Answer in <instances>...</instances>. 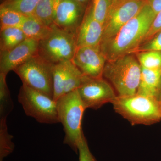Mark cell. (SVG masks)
Wrapping results in <instances>:
<instances>
[{
	"label": "cell",
	"instance_id": "1",
	"mask_svg": "<svg viewBox=\"0 0 161 161\" xmlns=\"http://www.w3.org/2000/svg\"><path fill=\"white\" fill-rule=\"evenodd\" d=\"M156 15L146 3L140 11L125 24L114 37L100 43L99 47L107 61L135 53L145 41Z\"/></svg>",
	"mask_w": 161,
	"mask_h": 161
},
{
	"label": "cell",
	"instance_id": "2",
	"mask_svg": "<svg viewBox=\"0 0 161 161\" xmlns=\"http://www.w3.org/2000/svg\"><path fill=\"white\" fill-rule=\"evenodd\" d=\"M56 102L59 122L62 124L65 133L64 143L77 153L78 145L84 136L81 122L86 108L78 90L63 95Z\"/></svg>",
	"mask_w": 161,
	"mask_h": 161
},
{
	"label": "cell",
	"instance_id": "3",
	"mask_svg": "<svg viewBox=\"0 0 161 161\" xmlns=\"http://www.w3.org/2000/svg\"><path fill=\"white\" fill-rule=\"evenodd\" d=\"M115 112L132 125H150L161 120L159 101L154 97L136 94L118 96L112 103Z\"/></svg>",
	"mask_w": 161,
	"mask_h": 161
},
{
	"label": "cell",
	"instance_id": "4",
	"mask_svg": "<svg viewBox=\"0 0 161 161\" xmlns=\"http://www.w3.org/2000/svg\"><path fill=\"white\" fill-rule=\"evenodd\" d=\"M141 74V66L133 53L107 61L103 76L113 85L119 96L136 94Z\"/></svg>",
	"mask_w": 161,
	"mask_h": 161
},
{
	"label": "cell",
	"instance_id": "5",
	"mask_svg": "<svg viewBox=\"0 0 161 161\" xmlns=\"http://www.w3.org/2000/svg\"><path fill=\"white\" fill-rule=\"evenodd\" d=\"M48 35L39 42L37 53L52 64L72 60L77 50L75 35L51 26Z\"/></svg>",
	"mask_w": 161,
	"mask_h": 161
},
{
	"label": "cell",
	"instance_id": "6",
	"mask_svg": "<svg viewBox=\"0 0 161 161\" xmlns=\"http://www.w3.org/2000/svg\"><path fill=\"white\" fill-rule=\"evenodd\" d=\"M53 65L37 53L14 71L19 76L23 84L53 98Z\"/></svg>",
	"mask_w": 161,
	"mask_h": 161
},
{
	"label": "cell",
	"instance_id": "7",
	"mask_svg": "<svg viewBox=\"0 0 161 161\" xmlns=\"http://www.w3.org/2000/svg\"><path fill=\"white\" fill-rule=\"evenodd\" d=\"M18 100L26 115L43 124L59 122L57 102L43 93L23 84Z\"/></svg>",
	"mask_w": 161,
	"mask_h": 161
},
{
	"label": "cell",
	"instance_id": "8",
	"mask_svg": "<svg viewBox=\"0 0 161 161\" xmlns=\"http://www.w3.org/2000/svg\"><path fill=\"white\" fill-rule=\"evenodd\" d=\"M146 0H113L103 24L100 43L114 37L119 30L140 11Z\"/></svg>",
	"mask_w": 161,
	"mask_h": 161
},
{
	"label": "cell",
	"instance_id": "9",
	"mask_svg": "<svg viewBox=\"0 0 161 161\" xmlns=\"http://www.w3.org/2000/svg\"><path fill=\"white\" fill-rule=\"evenodd\" d=\"M78 91L86 109H97L105 104L112 103L116 97L112 86L103 77L83 75Z\"/></svg>",
	"mask_w": 161,
	"mask_h": 161
},
{
	"label": "cell",
	"instance_id": "10",
	"mask_svg": "<svg viewBox=\"0 0 161 161\" xmlns=\"http://www.w3.org/2000/svg\"><path fill=\"white\" fill-rule=\"evenodd\" d=\"M85 76L102 78L107 60L99 46L77 47L72 60Z\"/></svg>",
	"mask_w": 161,
	"mask_h": 161
},
{
	"label": "cell",
	"instance_id": "11",
	"mask_svg": "<svg viewBox=\"0 0 161 161\" xmlns=\"http://www.w3.org/2000/svg\"><path fill=\"white\" fill-rule=\"evenodd\" d=\"M84 6L77 0H57L54 24L60 29L76 35L83 19Z\"/></svg>",
	"mask_w": 161,
	"mask_h": 161
},
{
	"label": "cell",
	"instance_id": "12",
	"mask_svg": "<svg viewBox=\"0 0 161 161\" xmlns=\"http://www.w3.org/2000/svg\"><path fill=\"white\" fill-rule=\"evenodd\" d=\"M38 45L39 41L26 39L13 49L0 52V73L7 75L14 70L37 53Z\"/></svg>",
	"mask_w": 161,
	"mask_h": 161
},
{
	"label": "cell",
	"instance_id": "13",
	"mask_svg": "<svg viewBox=\"0 0 161 161\" xmlns=\"http://www.w3.org/2000/svg\"><path fill=\"white\" fill-rule=\"evenodd\" d=\"M103 32V25L93 16L91 9L84 16L75 35L77 47L100 45Z\"/></svg>",
	"mask_w": 161,
	"mask_h": 161
},
{
	"label": "cell",
	"instance_id": "14",
	"mask_svg": "<svg viewBox=\"0 0 161 161\" xmlns=\"http://www.w3.org/2000/svg\"><path fill=\"white\" fill-rule=\"evenodd\" d=\"M161 79V69H149L141 67L137 94L157 98Z\"/></svg>",
	"mask_w": 161,
	"mask_h": 161
},
{
	"label": "cell",
	"instance_id": "15",
	"mask_svg": "<svg viewBox=\"0 0 161 161\" xmlns=\"http://www.w3.org/2000/svg\"><path fill=\"white\" fill-rule=\"evenodd\" d=\"M26 39L40 41L49 33L51 26H48L33 15L27 16L20 26Z\"/></svg>",
	"mask_w": 161,
	"mask_h": 161
},
{
	"label": "cell",
	"instance_id": "16",
	"mask_svg": "<svg viewBox=\"0 0 161 161\" xmlns=\"http://www.w3.org/2000/svg\"><path fill=\"white\" fill-rule=\"evenodd\" d=\"M26 39L20 27H8L1 30L0 51L10 50Z\"/></svg>",
	"mask_w": 161,
	"mask_h": 161
},
{
	"label": "cell",
	"instance_id": "17",
	"mask_svg": "<svg viewBox=\"0 0 161 161\" xmlns=\"http://www.w3.org/2000/svg\"><path fill=\"white\" fill-rule=\"evenodd\" d=\"M57 0H40L33 15L48 26L54 23Z\"/></svg>",
	"mask_w": 161,
	"mask_h": 161
},
{
	"label": "cell",
	"instance_id": "18",
	"mask_svg": "<svg viewBox=\"0 0 161 161\" xmlns=\"http://www.w3.org/2000/svg\"><path fill=\"white\" fill-rule=\"evenodd\" d=\"M66 62L67 61H65L53 65V98L56 101L64 95V85L66 77Z\"/></svg>",
	"mask_w": 161,
	"mask_h": 161
},
{
	"label": "cell",
	"instance_id": "19",
	"mask_svg": "<svg viewBox=\"0 0 161 161\" xmlns=\"http://www.w3.org/2000/svg\"><path fill=\"white\" fill-rule=\"evenodd\" d=\"M6 77L5 74L0 73V119H7L14 108Z\"/></svg>",
	"mask_w": 161,
	"mask_h": 161
},
{
	"label": "cell",
	"instance_id": "20",
	"mask_svg": "<svg viewBox=\"0 0 161 161\" xmlns=\"http://www.w3.org/2000/svg\"><path fill=\"white\" fill-rule=\"evenodd\" d=\"M27 17L13 9L1 6V30L8 27H20Z\"/></svg>",
	"mask_w": 161,
	"mask_h": 161
},
{
	"label": "cell",
	"instance_id": "21",
	"mask_svg": "<svg viewBox=\"0 0 161 161\" xmlns=\"http://www.w3.org/2000/svg\"><path fill=\"white\" fill-rule=\"evenodd\" d=\"M83 75L72 60L66 62V77L64 85V95L78 90L82 81Z\"/></svg>",
	"mask_w": 161,
	"mask_h": 161
},
{
	"label": "cell",
	"instance_id": "22",
	"mask_svg": "<svg viewBox=\"0 0 161 161\" xmlns=\"http://www.w3.org/2000/svg\"><path fill=\"white\" fill-rule=\"evenodd\" d=\"M13 136L8 132L6 119H0V161L13 152L14 145Z\"/></svg>",
	"mask_w": 161,
	"mask_h": 161
},
{
	"label": "cell",
	"instance_id": "23",
	"mask_svg": "<svg viewBox=\"0 0 161 161\" xmlns=\"http://www.w3.org/2000/svg\"><path fill=\"white\" fill-rule=\"evenodd\" d=\"M141 66L149 69H161V52L147 51L135 53Z\"/></svg>",
	"mask_w": 161,
	"mask_h": 161
},
{
	"label": "cell",
	"instance_id": "24",
	"mask_svg": "<svg viewBox=\"0 0 161 161\" xmlns=\"http://www.w3.org/2000/svg\"><path fill=\"white\" fill-rule=\"evenodd\" d=\"M40 0H5L1 7H6L19 12L26 16L33 15Z\"/></svg>",
	"mask_w": 161,
	"mask_h": 161
},
{
	"label": "cell",
	"instance_id": "25",
	"mask_svg": "<svg viewBox=\"0 0 161 161\" xmlns=\"http://www.w3.org/2000/svg\"><path fill=\"white\" fill-rule=\"evenodd\" d=\"M113 0H93L92 14L97 21L103 25L111 8Z\"/></svg>",
	"mask_w": 161,
	"mask_h": 161
},
{
	"label": "cell",
	"instance_id": "26",
	"mask_svg": "<svg viewBox=\"0 0 161 161\" xmlns=\"http://www.w3.org/2000/svg\"><path fill=\"white\" fill-rule=\"evenodd\" d=\"M147 51L161 52V31L142 43L135 53Z\"/></svg>",
	"mask_w": 161,
	"mask_h": 161
},
{
	"label": "cell",
	"instance_id": "27",
	"mask_svg": "<svg viewBox=\"0 0 161 161\" xmlns=\"http://www.w3.org/2000/svg\"><path fill=\"white\" fill-rule=\"evenodd\" d=\"M78 151L79 161H97L90 151L87 142L84 136L78 145Z\"/></svg>",
	"mask_w": 161,
	"mask_h": 161
},
{
	"label": "cell",
	"instance_id": "28",
	"mask_svg": "<svg viewBox=\"0 0 161 161\" xmlns=\"http://www.w3.org/2000/svg\"><path fill=\"white\" fill-rule=\"evenodd\" d=\"M161 31V11L156 15L148 33L145 38V41L149 40L156 34Z\"/></svg>",
	"mask_w": 161,
	"mask_h": 161
},
{
	"label": "cell",
	"instance_id": "29",
	"mask_svg": "<svg viewBox=\"0 0 161 161\" xmlns=\"http://www.w3.org/2000/svg\"><path fill=\"white\" fill-rule=\"evenodd\" d=\"M156 15L161 11V0H146Z\"/></svg>",
	"mask_w": 161,
	"mask_h": 161
},
{
	"label": "cell",
	"instance_id": "30",
	"mask_svg": "<svg viewBox=\"0 0 161 161\" xmlns=\"http://www.w3.org/2000/svg\"><path fill=\"white\" fill-rule=\"evenodd\" d=\"M157 99L158 101H161V79L160 84L159 88L158 93L157 96Z\"/></svg>",
	"mask_w": 161,
	"mask_h": 161
},
{
	"label": "cell",
	"instance_id": "31",
	"mask_svg": "<svg viewBox=\"0 0 161 161\" xmlns=\"http://www.w3.org/2000/svg\"><path fill=\"white\" fill-rule=\"evenodd\" d=\"M77 1H78L79 3L83 5V6H85V5L86 4L88 0H77Z\"/></svg>",
	"mask_w": 161,
	"mask_h": 161
},
{
	"label": "cell",
	"instance_id": "32",
	"mask_svg": "<svg viewBox=\"0 0 161 161\" xmlns=\"http://www.w3.org/2000/svg\"><path fill=\"white\" fill-rule=\"evenodd\" d=\"M159 104H160V111H161V101H159Z\"/></svg>",
	"mask_w": 161,
	"mask_h": 161
}]
</instances>
